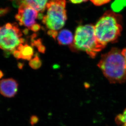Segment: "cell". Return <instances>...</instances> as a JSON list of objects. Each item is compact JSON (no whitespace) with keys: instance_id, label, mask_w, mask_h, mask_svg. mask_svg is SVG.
I'll return each instance as SVG.
<instances>
[{"instance_id":"6da1fadb","label":"cell","mask_w":126,"mask_h":126,"mask_svg":"<svg viewBox=\"0 0 126 126\" xmlns=\"http://www.w3.org/2000/svg\"><path fill=\"white\" fill-rule=\"evenodd\" d=\"M98 66L111 83H123L126 81V64L122 51L113 47L102 55Z\"/></svg>"},{"instance_id":"e0dca14e","label":"cell","mask_w":126,"mask_h":126,"mask_svg":"<svg viewBox=\"0 0 126 126\" xmlns=\"http://www.w3.org/2000/svg\"><path fill=\"white\" fill-rule=\"evenodd\" d=\"M122 55H123V56L124 57L126 64V47L125 48H124L122 51Z\"/></svg>"},{"instance_id":"5bb4252c","label":"cell","mask_w":126,"mask_h":126,"mask_svg":"<svg viewBox=\"0 0 126 126\" xmlns=\"http://www.w3.org/2000/svg\"><path fill=\"white\" fill-rule=\"evenodd\" d=\"M94 5L96 6H101L107 3L111 0H90Z\"/></svg>"},{"instance_id":"2e32d148","label":"cell","mask_w":126,"mask_h":126,"mask_svg":"<svg viewBox=\"0 0 126 126\" xmlns=\"http://www.w3.org/2000/svg\"><path fill=\"white\" fill-rule=\"evenodd\" d=\"M88 0H69V1L74 4H79L87 1Z\"/></svg>"},{"instance_id":"d6986e66","label":"cell","mask_w":126,"mask_h":126,"mask_svg":"<svg viewBox=\"0 0 126 126\" xmlns=\"http://www.w3.org/2000/svg\"><path fill=\"white\" fill-rule=\"evenodd\" d=\"M18 66L20 69H21V68H22L23 65H22V63H19L18 64Z\"/></svg>"},{"instance_id":"3957f363","label":"cell","mask_w":126,"mask_h":126,"mask_svg":"<svg viewBox=\"0 0 126 126\" xmlns=\"http://www.w3.org/2000/svg\"><path fill=\"white\" fill-rule=\"evenodd\" d=\"M65 5V0H49L46 5L47 12L42 18V22L48 30V34L54 39L66 21Z\"/></svg>"},{"instance_id":"277c9868","label":"cell","mask_w":126,"mask_h":126,"mask_svg":"<svg viewBox=\"0 0 126 126\" xmlns=\"http://www.w3.org/2000/svg\"><path fill=\"white\" fill-rule=\"evenodd\" d=\"M70 47L73 50L84 51L92 58L104 47L97 41L94 26L91 24L79 26L77 28L73 44Z\"/></svg>"},{"instance_id":"7a4b0ae2","label":"cell","mask_w":126,"mask_h":126,"mask_svg":"<svg viewBox=\"0 0 126 126\" xmlns=\"http://www.w3.org/2000/svg\"><path fill=\"white\" fill-rule=\"evenodd\" d=\"M122 16L113 11L106 12L94 26L98 42L104 47L107 44L117 40L122 31Z\"/></svg>"},{"instance_id":"9c48e42d","label":"cell","mask_w":126,"mask_h":126,"mask_svg":"<svg viewBox=\"0 0 126 126\" xmlns=\"http://www.w3.org/2000/svg\"><path fill=\"white\" fill-rule=\"evenodd\" d=\"M74 36L72 33L68 30H62L58 33L57 39L60 45H71L73 44Z\"/></svg>"},{"instance_id":"8992f818","label":"cell","mask_w":126,"mask_h":126,"mask_svg":"<svg viewBox=\"0 0 126 126\" xmlns=\"http://www.w3.org/2000/svg\"><path fill=\"white\" fill-rule=\"evenodd\" d=\"M39 12L31 7L24 5H20L15 18L21 26L36 32L40 29V26L36 23Z\"/></svg>"},{"instance_id":"8fae6325","label":"cell","mask_w":126,"mask_h":126,"mask_svg":"<svg viewBox=\"0 0 126 126\" xmlns=\"http://www.w3.org/2000/svg\"><path fill=\"white\" fill-rule=\"evenodd\" d=\"M42 62L37 54H36L35 57L30 60L29 65L33 69H39L41 66Z\"/></svg>"},{"instance_id":"4fadbf2b","label":"cell","mask_w":126,"mask_h":126,"mask_svg":"<svg viewBox=\"0 0 126 126\" xmlns=\"http://www.w3.org/2000/svg\"><path fill=\"white\" fill-rule=\"evenodd\" d=\"M116 123L121 126H126V109L122 114H119L115 118Z\"/></svg>"},{"instance_id":"ba28073f","label":"cell","mask_w":126,"mask_h":126,"mask_svg":"<svg viewBox=\"0 0 126 126\" xmlns=\"http://www.w3.org/2000/svg\"><path fill=\"white\" fill-rule=\"evenodd\" d=\"M48 0H18V6L23 5L31 7L38 12H43L46 9Z\"/></svg>"},{"instance_id":"52a82bcc","label":"cell","mask_w":126,"mask_h":126,"mask_svg":"<svg viewBox=\"0 0 126 126\" xmlns=\"http://www.w3.org/2000/svg\"><path fill=\"white\" fill-rule=\"evenodd\" d=\"M18 84L12 78L3 79L0 81V93L7 97H12L17 94Z\"/></svg>"},{"instance_id":"30bf717a","label":"cell","mask_w":126,"mask_h":126,"mask_svg":"<svg viewBox=\"0 0 126 126\" xmlns=\"http://www.w3.org/2000/svg\"><path fill=\"white\" fill-rule=\"evenodd\" d=\"M16 50L19 51L21 59L23 60H31L34 55L33 48L27 44H21Z\"/></svg>"},{"instance_id":"ac0fdd59","label":"cell","mask_w":126,"mask_h":126,"mask_svg":"<svg viewBox=\"0 0 126 126\" xmlns=\"http://www.w3.org/2000/svg\"><path fill=\"white\" fill-rule=\"evenodd\" d=\"M3 76V73L1 70H0V79H1V78H2Z\"/></svg>"},{"instance_id":"7c38bea8","label":"cell","mask_w":126,"mask_h":126,"mask_svg":"<svg viewBox=\"0 0 126 126\" xmlns=\"http://www.w3.org/2000/svg\"><path fill=\"white\" fill-rule=\"evenodd\" d=\"M126 0H115L112 4L111 7L115 12L120 11L124 6H126Z\"/></svg>"},{"instance_id":"9a60e30c","label":"cell","mask_w":126,"mask_h":126,"mask_svg":"<svg viewBox=\"0 0 126 126\" xmlns=\"http://www.w3.org/2000/svg\"><path fill=\"white\" fill-rule=\"evenodd\" d=\"M9 11V9L8 8H6L0 9V16H3L5 14L7 13Z\"/></svg>"},{"instance_id":"5b68a950","label":"cell","mask_w":126,"mask_h":126,"mask_svg":"<svg viewBox=\"0 0 126 126\" xmlns=\"http://www.w3.org/2000/svg\"><path fill=\"white\" fill-rule=\"evenodd\" d=\"M22 36L16 23H8L0 26V48L12 53L24 43Z\"/></svg>"}]
</instances>
